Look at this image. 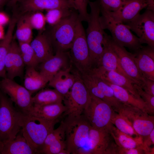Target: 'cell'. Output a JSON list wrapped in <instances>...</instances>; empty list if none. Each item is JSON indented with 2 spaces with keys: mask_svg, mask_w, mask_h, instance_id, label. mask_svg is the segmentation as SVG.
Here are the masks:
<instances>
[{
  "mask_svg": "<svg viewBox=\"0 0 154 154\" xmlns=\"http://www.w3.org/2000/svg\"><path fill=\"white\" fill-rule=\"evenodd\" d=\"M116 154H147L145 150L142 147L127 149L117 145L116 149Z\"/></svg>",
  "mask_w": 154,
  "mask_h": 154,
  "instance_id": "obj_42",
  "label": "cell"
},
{
  "mask_svg": "<svg viewBox=\"0 0 154 154\" xmlns=\"http://www.w3.org/2000/svg\"><path fill=\"white\" fill-rule=\"evenodd\" d=\"M58 154H70V153L66 149H64L60 151Z\"/></svg>",
  "mask_w": 154,
  "mask_h": 154,
  "instance_id": "obj_50",
  "label": "cell"
},
{
  "mask_svg": "<svg viewBox=\"0 0 154 154\" xmlns=\"http://www.w3.org/2000/svg\"><path fill=\"white\" fill-rule=\"evenodd\" d=\"M104 81L112 88L115 96L120 101L137 107L147 113L146 105L141 98L136 97L121 87Z\"/></svg>",
  "mask_w": 154,
  "mask_h": 154,
  "instance_id": "obj_28",
  "label": "cell"
},
{
  "mask_svg": "<svg viewBox=\"0 0 154 154\" xmlns=\"http://www.w3.org/2000/svg\"><path fill=\"white\" fill-rule=\"evenodd\" d=\"M134 86L138 94L145 103L147 113L153 116L154 114V96L145 92L137 84H134Z\"/></svg>",
  "mask_w": 154,
  "mask_h": 154,
  "instance_id": "obj_38",
  "label": "cell"
},
{
  "mask_svg": "<svg viewBox=\"0 0 154 154\" xmlns=\"http://www.w3.org/2000/svg\"><path fill=\"white\" fill-rule=\"evenodd\" d=\"M34 154L22 133L13 140L0 142V154Z\"/></svg>",
  "mask_w": 154,
  "mask_h": 154,
  "instance_id": "obj_25",
  "label": "cell"
},
{
  "mask_svg": "<svg viewBox=\"0 0 154 154\" xmlns=\"http://www.w3.org/2000/svg\"><path fill=\"white\" fill-rule=\"evenodd\" d=\"M110 133L115 143L118 146L127 149L141 147L144 148L149 154L144 146L142 138L141 136L133 137L121 132L114 125Z\"/></svg>",
  "mask_w": 154,
  "mask_h": 154,
  "instance_id": "obj_27",
  "label": "cell"
},
{
  "mask_svg": "<svg viewBox=\"0 0 154 154\" xmlns=\"http://www.w3.org/2000/svg\"><path fill=\"white\" fill-rule=\"evenodd\" d=\"M65 138V125L63 121L61 122L59 126L56 129H53L47 136L40 151L53 142L59 139Z\"/></svg>",
  "mask_w": 154,
  "mask_h": 154,
  "instance_id": "obj_37",
  "label": "cell"
},
{
  "mask_svg": "<svg viewBox=\"0 0 154 154\" xmlns=\"http://www.w3.org/2000/svg\"><path fill=\"white\" fill-rule=\"evenodd\" d=\"M75 80L68 93L64 96L63 102L66 110L64 116L77 117L83 114L90 102L91 96L82 80L78 71L73 70Z\"/></svg>",
  "mask_w": 154,
  "mask_h": 154,
  "instance_id": "obj_7",
  "label": "cell"
},
{
  "mask_svg": "<svg viewBox=\"0 0 154 154\" xmlns=\"http://www.w3.org/2000/svg\"><path fill=\"white\" fill-rule=\"evenodd\" d=\"M66 149L65 138L57 140L43 149L40 154H58L63 149Z\"/></svg>",
  "mask_w": 154,
  "mask_h": 154,
  "instance_id": "obj_40",
  "label": "cell"
},
{
  "mask_svg": "<svg viewBox=\"0 0 154 154\" xmlns=\"http://www.w3.org/2000/svg\"><path fill=\"white\" fill-rule=\"evenodd\" d=\"M16 26L15 36L19 42L30 43L33 38V29L29 22L27 13L19 16Z\"/></svg>",
  "mask_w": 154,
  "mask_h": 154,
  "instance_id": "obj_31",
  "label": "cell"
},
{
  "mask_svg": "<svg viewBox=\"0 0 154 154\" xmlns=\"http://www.w3.org/2000/svg\"><path fill=\"white\" fill-rule=\"evenodd\" d=\"M9 17L5 14L0 12V25H5L10 21Z\"/></svg>",
  "mask_w": 154,
  "mask_h": 154,
  "instance_id": "obj_45",
  "label": "cell"
},
{
  "mask_svg": "<svg viewBox=\"0 0 154 154\" xmlns=\"http://www.w3.org/2000/svg\"><path fill=\"white\" fill-rule=\"evenodd\" d=\"M133 54L142 77L154 81V48L148 46H143Z\"/></svg>",
  "mask_w": 154,
  "mask_h": 154,
  "instance_id": "obj_20",
  "label": "cell"
},
{
  "mask_svg": "<svg viewBox=\"0 0 154 154\" xmlns=\"http://www.w3.org/2000/svg\"><path fill=\"white\" fill-rule=\"evenodd\" d=\"M125 25L136 34L141 44L154 48V11L146 9Z\"/></svg>",
  "mask_w": 154,
  "mask_h": 154,
  "instance_id": "obj_11",
  "label": "cell"
},
{
  "mask_svg": "<svg viewBox=\"0 0 154 154\" xmlns=\"http://www.w3.org/2000/svg\"><path fill=\"white\" fill-rule=\"evenodd\" d=\"M126 0H98L100 9L107 12L117 11Z\"/></svg>",
  "mask_w": 154,
  "mask_h": 154,
  "instance_id": "obj_39",
  "label": "cell"
},
{
  "mask_svg": "<svg viewBox=\"0 0 154 154\" xmlns=\"http://www.w3.org/2000/svg\"><path fill=\"white\" fill-rule=\"evenodd\" d=\"M64 96L55 89H42L32 97L33 104L43 105L62 103Z\"/></svg>",
  "mask_w": 154,
  "mask_h": 154,
  "instance_id": "obj_30",
  "label": "cell"
},
{
  "mask_svg": "<svg viewBox=\"0 0 154 154\" xmlns=\"http://www.w3.org/2000/svg\"><path fill=\"white\" fill-rule=\"evenodd\" d=\"M147 1V7L146 9L154 11V0H145Z\"/></svg>",
  "mask_w": 154,
  "mask_h": 154,
  "instance_id": "obj_46",
  "label": "cell"
},
{
  "mask_svg": "<svg viewBox=\"0 0 154 154\" xmlns=\"http://www.w3.org/2000/svg\"><path fill=\"white\" fill-rule=\"evenodd\" d=\"M88 72L91 75L95 82L107 99L108 104L117 112L122 102L116 98L112 89L109 85L100 78Z\"/></svg>",
  "mask_w": 154,
  "mask_h": 154,
  "instance_id": "obj_32",
  "label": "cell"
},
{
  "mask_svg": "<svg viewBox=\"0 0 154 154\" xmlns=\"http://www.w3.org/2000/svg\"><path fill=\"white\" fill-rule=\"evenodd\" d=\"M90 9L86 30V38L89 52L90 68L96 67L104 52L108 35L102 27L100 20V7L98 0L88 3Z\"/></svg>",
  "mask_w": 154,
  "mask_h": 154,
  "instance_id": "obj_1",
  "label": "cell"
},
{
  "mask_svg": "<svg viewBox=\"0 0 154 154\" xmlns=\"http://www.w3.org/2000/svg\"><path fill=\"white\" fill-rule=\"evenodd\" d=\"M110 36L109 35L104 44L103 54L96 67L100 66L107 71L118 72L127 78L134 84L122 69L118 57L110 44Z\"/></svg>",
  "mask_w": 154,
  "mask_h": 154,
  "instance_id": "obj_21",
  "label": "cell"
},
{
  "mask_svg": "<svg viewBox=\"0 0 154 154\" xmlns=\"http://www.w3.org/2000/svg\"><path fill=\"white\" fill-rule=\"evenodd\" d=\"M79 20L78 12L74 9L70 15L57 24L51 26L50 30L46 32L55 52H67L70 50Z\"/></svg>",
  "mask_w": 154,
  "mask_h": 154,
  "instance_id": "obj_3",
  "label": "cell"
},
{
  "mask_svg": "<svg viewBox=\"0 0 154 154\" xmlns=\"http://www.w3.org/2000/svg\"><path fill=\"white\" fill-rule=\"evenodd\" d=\"M147 7V1L145 0H126L116 11L107 12L114 21L125 24Z\"/></svg>",
  "mask_w": 154,
  "mask_h": 154,
  "instance_id": "obj_18",
  "label": "cell"
},
{
  "mask_svg": "<svg viewBox=\"0 0 154 154\" xmlns=\"http://www.w3.org/2000/svg\"><path fill=\"white\" fill-rule=\"evenodd\" d=\"M88 72L103 80L124 88L136 97L141 98L134 87V84L120 73L114 71L106 70L100 66L91 68Z\"/></svg>",
  "mask_w": 154,
  "mask_h": 154,
  "instance_id": "obj_19",
  "label": "cell"
},
{
  "mask_svg": "<svg viewBox=\"0 0 154 154\" xmlns=\"http://www.w3.org/2000/svg\"><path fill=\"white\" fill-rule=\"evenodd\" d=\"M72 68V66L59 71L48 82L49 86L64 96L68 93L75 81V76Z\"/></svg>",
  "mask_w": 154,
  "mask_h": 154,
  "instance_id": "obj_23",
  "label": "cell"
},
{
  "mask_svg": "<svg viewBox=\"0 0 154 154\" xmlns=\"http://www.w3.org/2000/svg\"><path fill=\"white\" fill-rule=\"evenodd\" d=\"M58 119L49 121L22 112L21 132L35 154H40L48 134L54 129Z\"/></svg>",
  "mask_w": 154,
  "mask_h": 154,
  "instance_id": "obj_2",
  "label": "cell"
},
{
  "mask_svg": "<svg viewBox=\"0 0 154 154\" xmlns=\"http://www.w3.org/2000/svg\"><path fill=\"white\" fill-rule=\"evenodd\" d=\"M90 96V100L82 114L92 127L110 132L114 125L111 120L115 112L105 101L93 96Z\"/></svg>",
  "mask_w": 154,
  "mask_h": 154,
  "instance_id": "obj_6",
  "label": "cell"
},
{
  "mask_svg": "<svg viewBox=\"0 0 154 154\" xmlns=\"http://www.w3.org/2000/svg\"><path fill=\"white\" fill-rule=\"evenodd\" d=\"M64 121L66 149L70 154H77L86 143L91 126L83 114L77 117L66 116Z\"/></svg>",
  "mask_w": 154,
  "mask_h": 154,
  "instance_id": "obj_5",
  "label": "cell"
},
{
  "mask_svg": "<svg viewBox=\"0 0 154 154\" xmlns=\"http://www.w3.org/2000/svg\"><path fill=\"white\" fill-rule=\"evenodd\" d=\"M21 113L7 95L0 91V142L13 139L21 131Z\"/></svg>",
  "mask_w": 154,
  "mask_h": 154,
  "instance_id": "obj_4",
  "label": "cell"
},
{
  "mask_svg": "<svg viewBox=\"0 0 154 154\" xmlns=\"http://www.w3.org/2000/svg\"><path fill=\"white\" fill-rule=\"evenodd\" d=\"M30 44L39 64L54 54L52 44L46 32L39 33Z\"/></svg>",
  "mask_w": 154,
  "mask_h": 154,
  "instance_id": "obj_24",
  "label": "cell"
},
{
  "mask_svg": "<svg viewBox=\"0 0 154 154\" xmlns=\"http://www.w3.org/2000/svg\"><path fill=\"white\" fill-rule=\"evenodd\" d=\"M1 91L9 97L23 114H27L33 104L32 94L24 86L7 77L0 81Z\"/></svg>",
  "mask_w": 154,
  "mask_h": 154,
  "instance_id": "obj_13",
  "label": "cell"
},
{
  "mask_svg": "<svg viewBox=\"0 0 154 154\" xmlns=\"http://www.w3.org/2000/svg\"><path fill=\"white\" fill-rule=\"evenodd\" d=\"M18 19L13 16L9 23L6 34L0 42V78L7 77L5 67V58L11 43Z\"/></svg>",
  "mask_w": 154,
  "mask_h": 154,
  "instance_id": "obj_26",
  "label": "cell"
},
{
  "mask_svg": "<svg viewBox=\"0 0 154 154\" xmlns=\"http://www.w3.org/2000/svg\"><path fill=\"white\" fill-rule=\"evenodd\" d=\"M25 65L19 44L13 39L5 58V67L7 78L13 80L16 77H22Z\"/></svg>",
  "mask_w": 154,
  "mask_h": 154,
  "instance_id": "obj_17",
  "label": "cell"
},
{
  "mask_svg": "<svg viewBox=\"0 0 154 154\" xmlns=\"http://www.w3.org/2000/svg\"><path fill=\"white\" fill-rule=\"evenodd\" d=\"M78 13V19L81 22H87L89 18V13L87 11V7L90 0H74Z\"/></svg>",
  "mask_w": 154,
  "mask_h": 154,
  "instance_id": "obj_41",
  "label": "cell"
},
{
  "mask_svg": "<svg viewBox=\"0 0 154 154\" xmlns=\"http://www.w3.org/2000/svg\"><path fill=\"white\" fill-rule=\"evenodd\" d=\"M111 121L116 128L121 132L133 137L140 136L128 120L121 114L115 112Z\"/></svg>",
  "mask_w": 154,
  "mask_h": 154,
  "instance_id": "obj_33",
  "label": "cell"
},
{
  "mask_svg": "<svg viewBox=\"0 0 154 154\" xmlns=\"http://www.w3.org/2000/svg\"><path fill=\"white\" fill-rule=\"evenodd\" d=\"M142 139L143 145L149 154H154V147H151L154 144V129L149 135L143 138Z\"/></svg>",
  "mask_w": 154,
  "mask_h": 154,
  "instance_id": "obj_43",
  "label": "cell"
},
{
  "mask_svg": "<svg viewBox=\"0 0 154 154\" xmlns=\"http://www.w3.org/2000/svg\"><path fill=\"white\" fill-rule=\"evenodd\" d=\"M18 3L22 14L58 8H68L76 10L74 0H22Z\"/></svg>",
  "mask_w": 154,
  "mask_h": 154,
  "instance_id": "obj_16",
  "label": "cell"
},
{
  "mask_svg": "<svg viewBox=\"0 0 154 154\" xmlns=\"http://www.w3.org/2000/svg\"><path fill=\"white\" fill-rule=\"evenodd\" d=\"M100 11L101 26L104 29H108L110 32L115 42L134 52L143 47L139 38L131 33L126 25L114 21L107 12Z\"/></svg>",
  "mask_w": 154,
  "mask_h": 154,
  "instance_id": "obj_8",
  "label": "cell"
},
{
  "mask_svg": "<svg viewBox=\"0 0 154 154\" xmlns=\"http://www.w3.org/2000/svg\"><path fill=\"white\" fill-rule=\"evenodd\" d=\"M115 143L109 131L91 127L86 143L77 154H110Z\"/></svg>",
  "mask_w": 154,
  "mask_h": 154,
  "instance_id": "obj_12",
  "label": "cell"
},
{
  "mask_svg": "<svg viewBox=\"0 0 154 154\" xmlns=\"http://www.w3.org/2000/svg\"><path fill=\"white\" fill-rule=\"evenodd\" d=\"M125 117L142 138L154 129V117L136 107L122 103L117 112Z\"/></svg>",
  "mask_w": 154,
  "mask_h": 154,
  "instance_id": "obj_10",
  "label": "cell"
},
{
  "mask_svg": "<svg viewBox=\"0 0 154 154\" xmlns=\"http://www.w3.org/2000/svg\"><path fill=\"white\" fill-rule=\"evenodd\" d=\"M40 63L39 72L48 82L59 71L72 66L69 51H57Z\"/></svg>",
  "mask_w": 154,
  "mask_h": 154,
  "instance_id": "obj_15",
  "label": "cell"
},
{
  "mask_svg": "<svg viewBox=\"0 0 154 154\" xmlns=\"http://www.w3.org/2000/svg\"><path fill=\"white\" fill-rule=\"evenodd\" d=\"M18 44L25 65L35 68L39 63L30 43L19 42Z\"/></svg>",
  "mask_w": 154,
  "mask_h": 154,
  "instance_id": "obj_35",
  "label": "cell"
},
{
  "mask_svg": "<svg viewBox=\"0 0 154 154\" xmlns=\"http://www.w3.org/2000/svg\"><path fill=\"white\" fill-rule=\"evenodd\" d=\"M5 35H4L3 29L2 26L0 25V39L3 38Z\"/></svg>",
  "mask_w": 154,
  "mask_h": 154,
  "instance_id": "obj_48",
  "label": "cell"
},
{
  "mask_svg": "<svg viewBox=\"0 0 154 154\" xmlns=\"http://www.w3.org/2000/svg\"><path fill=\"white\" fill-rule=\"evenodd\" d=\"M7 0H0V10L3 7Z\"/></svg>",
  "mask_w": 154,
  "mask_h": 154,
  "instance_id": "obj_49",
  "label": "cell"
},
{
  "mask_svg": "<svg viewBox=\"0 0 154 154\" xmlns=\"http://www.w3.org/2000/svg\"><path fill=\"white\" fill-rule=\"evenodd\" d=\"M29 22L33 29L43 30L46 23L45 15L40 11L27 13Z\"/></svg>",
  "mask_w": 154,
  "mask_h": 154,
  "instance_id": "obj_36",
  "label": "cell"
},
{
  "mask_svg": "<svg viewBox=\"0 0 154 154\" xmlns=\"http://www.w3.org/2000/svg\"><path fill=\"white\" fill-rule=\"evenodd\" d=\"M74 9L63 8L46 10L45 15L46 22L51 26H54L70 15Z\"/></svg>",
  "mask_w": 154,
  "mask_h": 154,
  "instance_id": "obj_34",
  "label": "cell"
},
{
  "mask_svg": "<svg viewBox=\"0 0 154 154\" xmlns=\"http://www.w3.org/2000/svg\"><path fill=\"white\" fill-rule=\"evenodd\" d=\"M69 54L72 64L79 72L88 71L90 69L89 52L86 33L79 20L76 33Z\"/></svg>",
  "mask_w": 154,
  "mask_h": 154,
  "instance_id": "obj_9",
  "label": "cell"
},
{
  "mask_svg": "<svg viewBox=\"0 0 154 154\" xmlns=\"http://www.w3.org/2000/svg\"><path fill=\"white\" fill-rule=\"evenodd\" d=\"M66 110L62 103L43 105L33 104L27 114L52 121L58 119Z\"/></svg>",
  "mask_w": 154,
  "mask_h": 154,
  "instance_id": "obj_22",
  "label": "cell"
},
{
  "mask_svg": "<svg viewBox=\"0 0 154 154\" xmlns=\"http://www.w3.org/2000/svg\"><path fill=\"white\" fill-rule=\"evenodd\" d=\"M109 40L112 48L118 57L122 69L134 84L140 86L144 77L141 76L138 69L134 54L128 52L125 47L118 45L110 36Z\"/></svg>",
  "mask_w": 154,
  "mask_h": 154,
  "instance_id": "obj_14",
  "label": "cell"
},
{
  "mask_svg": "<svg viewBox=\"0 0 154 154\" xmlns=\"http://www.w3.org/2000/svg\"><path fill=\"white\" fill-rule=\"evenodd\" d=\"M48 82L33 67L27 66L24 86L32 94L44 87Z\"/></svg>",
  "mask_w": 154,
  "mask_h": 154,
  "instance_id": "obj_29",
  "label": "cell"
},
{
  "mask_svg": "<svg viewBox=\"0 0 154 154\" xmlns=\"http://www.w3.org/2000/svg\"><path fill=\"white\" fill-rule=\"evenodd\" d=\"M22 0H7L8 5L10 6H14Z\"/></svg>",
  "mask_w": 154,
  "mask_h": 154,
  "instance_id": "obj_47",
  "label": "cell"
},
{
  "mask_svg": "<svg viewBox=\"0 0 154 154\" xmlns=\"http://www.w3.org/2000/svg\"><path fill=\"white\" fill-rule=\"evenodd\" d=\"M140 86L147 93L154 96V81L144 77L143 82Z\"/></svg>",
  "mask_w": 154,
  "mask_h": 154,
  "instance_id": "obj_44",
  "label": "cell"
}]
</instances>
